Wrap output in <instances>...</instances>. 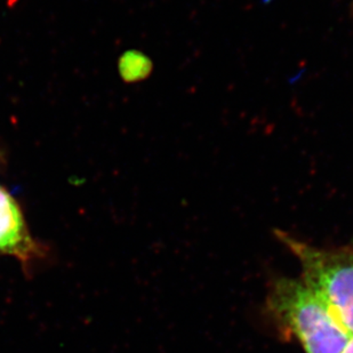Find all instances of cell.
Masks as SVG:
<instances>
[{
	"label": "cell",
	"instance_id": "obj_1",
	"mask_svg": "<svg viewBox=\"0 0 353 353\" xmlns=\"http://www.w3.org/2000/svg\"><path fill=\"white\" fill-rule=\"evenodd\" d=\"M269 305L307 353H341L350 341V334L303 281L286 278L276 281Z\"/></svg>",
	"mask_w": 353,
	"mask_h": 353
},
{
	"label": "cell",
	"instance_id": "obj_2",
	"mask_svg": "<svg viewBox=\"0 0 353 353\" xmlns=\"http://www.w3.org/2000/svg\"><path fill=\"white\" fill-rule=\"evenodd\" d=\"M279 238L300 260L303 283L353 336L352 248L320 250L286 234Z\"/></svg>",
	"mask_w": 353,
	"mask_h": 353
},
{
	"label": "cell",
	"instance_id": "obj_3",
	"mask_svg": "<svg viewBox=\"0 0 353 353\" xmlns=\"http://www.w3.org/2000/svg\"><path fill=\"white\" fill-rule=\"evenodd\" d=\"M0 255H10L27 265L41 255V247L29 234L21 208L0 187Z\"/></svg>",
	"mask_w": 353,
	"mask_h": 353
},
{
	"label": "cell",
	"instance_id": "obj_4",
	"mask_svg": "<svg viewBox=\"0 0 353 353\" xmlns=\"http://www.w3.org/2000/svg\"><path fill=\"white\" fill-rule=\"evenodd\" d=\"M118 69L125 81L137 83L150 76L154 65L145 54L137 50H128L120 57Z\"/></svg>",
	"mask_w": 353,
	"mask_h": 353
},
{
	"label": "cell",
	"instance_id": "obj_5",
	"mask_svg": "<svg viewBox=\"0 0 353 353\" xmlns=\"http://www.w3.org/2000/svg\"><path fill=\"white\" fill-rule=\"evenodd\" d=\"M341 353H353V336H351L350 341L347 342V347Z\"/></svg>",
	"mask_w": 353,
	"mask_h": 353
}]
</instances>
